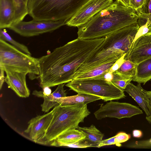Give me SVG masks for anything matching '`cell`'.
<instances>
[{
	"mask_svg": "<svg viewBox=\"0 0 151 151\" xmlns=\"http://www.w3.org/2000/svg\"><path fill=\"white\" fill-rule=\"evenodd\" d=\"M0 67L26 72L32 78L39 74L38 58L20 51L0 39Z\"/></svg>",
	"mask_w": 151,
	"mask_h": 151,
	"instance_id": "52a82bcc",
	"label": "cell"
},
{
	"mask_svg": "<svg viewBox=\"0 0 151 151\" xmlns=\"http://www.w3.org/2000/svg\"><path fill=\"white\" fill-rule=\"evenodd\" d=\"M132 78H127L115 72L113 73L111 82L114 85L124 90L127 85L132 81Z\"/></svg>",
	"mask_w": 151,
	"mask_h": 151,
	"instance_id": "484cf974",
	"label": "cell"
},
{
	"mask_svg": "<svg viewBox=\"0 0 151 151\" xmlns=\"http://www.w3.org/2000/svg\"><path fill=\"white\" fill-rule=\"evenodd\" d=\"M124 90L136 101L145 111L146 116L150 115L147 91L142 88L140 83L136 86L130 82Z\"/></svg>",
	"mask_w": 151,
	"mask_h": 151,
	"instance_id": "5bb4252c",
	"label": "cell"
},
{
	"mask_svg": "<svg viewBox=\"0 0 151 151\" xmlns=\"http://www.w3.org/2000/svg\"><path fill=\"white\" fill-rule=\"evenodd\" d=\"M137 11L139 16V19L146 20V23L151 18V0H147L142 8Z\"/></svg>",
	"mask_w": 151,
	"mask_h": 151,
	"instance_id": "4316f807",
	"label": "cell"
},
{
	"mask_svg": "<svg viewBox=\"0 0 151 151\" xmlns=\"http://www.w3.org/2000/svg\"><path fill=\"white\" fill-rule=\"evenodd\" d=\"M0 39L7 42L16 48L20 51L31 55V53L27 47L24 45L21 44L14 40L7 33L5 29H0Z\"/></svg>",
	"mask_w": 151,
	"mask_h": 151,
	"instance_id": "d4e9b609",
	"label": "cell"
},
{
	"mask_svg": "<svg viewBox=\"0 0 151 151\" xmlns=\"http://www.w3.org/2000/svg\"><path fill=\"white\" fill-rule=\"evenodd\" d=\"M136 65L131 61L124 60L119 68L114 72L127 78H133L135 74Z\"/></svg>",
	"mask_w": 151,
	"mask_h": 151,
	"instance_id": "7402d4cb",
	"label": "cell"
},
{
	"mask_svg": "<svg viewBox=\"0 0 151 151\" xmlns=\"http://www.w3.org/2000/svg\"><path fill=\"white\" fill-rule=\"evenodd\" d=\"M149 30L148 26L146 23L140 27L135 35L133 42L139 37L147 34Z\"/></svg>",
	"mask_w": 151,
	"mask_h": 151,
	"instance_id": "f546056e",
	"label": "cell"
},
{
	"mask_svg": "<svg viewBox=\"0 0 151 151\" xmlns=\"http://www.w3.org/2000/svg\"><path fill=\"white\" fill-rule=\"evenodd\" d=\"M126 55V54H124L116 62L109 70V72L113 73L119 68L124 60V57Z\"/></svg>",
	"mask_w": 151,
	"mask_h": 151,
	"instance_id": "4dcf8cb0",
	"label": "cell"
},
{
	"mask_svg": "<svg viewBox=\"0 0 151 151\" xmlns=\"http://www.w3.org/2000/svg\"><path fill=\"white\" fill-rule=\"evenodd\" d=\"M66 86L78 94H87L101 98L104 101L117 100L126 97L124 90L104 78L103 74L97 77L73 79Z\"/></svg>",
	"mask_w": 151,
	"mask_h": 151,
	"instance_id": "8992f818",
	"label": "cell"
},
{
	"mask_svg": "<svg viewBox=\"0 0 151 151\" xmlns=\"http://www.w3.org/2000/svg\"><path fill=\"white\" fill-rule=\"evenodd\" d=\"M113 3V0H88L66 22V25L78 27Z\"/></svg>",
	"mask_w": 151,
	"mask_h": 151,
	"instance_id": "30bf717a",
	"label": "cell"
},
{
	"mask_svg": "<svg viewBox=\"0 0 151 151\" xmlns=\"http://www.w3.org/2000/svg\"><path fill=\"white\" fill-rule=\"evenodd\" d=\"M149 142L151 144V138L149 140Z\"/></svg>",
	"mask_w": 151,
	"mask_h": 151,
	"instance_id": "74e56055",
	"label": "cell"
},
{
	"mask_svg": "<svg viewBox=\"0 0 151 151\" xmlns=\"http://www.w3.org/2000/svg\"><path fill=\"white\" fill-rule=\"evenodd\" d=\"M16 12L14 0H0V28H9L13 24Z\"/></svg>",
	"mask_w": 151,
	"mask_h": 151,
	"instance_id": "9a60e30c",
	"label": "cell"
},
{
	"mask_svg": "<svg viewBox=\"0 0 151 151\" xmlns=\"http://www.w3.org/2000/svg\"><path fill=\"white\" fill-rule=\"evenodd\" d=\"M117 57L104 62L80 75L75 79L89 78L99 76L109 71L116 62L120 58Z\"/></svg>",
	"mask_w": 151,
	"mask_h": 151,
	"instance_id": "ac0fdd59",
	"label": "cell"
},
{
	"mask_svg": "<svg viewBox=\"0 0 151 151\" xmlns=\"http://www.w3.org/2000/svg\"><path fill=\"white\" fill-rule=\"evenodd\" d=\"M48 87H45L43 88L42 97L43 96H48L51 93V90Z\"/></svg>",
	"mask_w": 151,
	"mask_h": 151,
	"instance_id": "e575fe53",
	"label": "cell"
},
{
	"mask_svg": "<svg viewBox=\"0 0 151 151\" xmlns=\"http://www.w3.org/2000/svg\"><path fill=\"white\" fill-rule=\"evenodd\" d=\"M147 0H129V7L137 11L143 6Z\"/></svg>",
	"mask_w": 151,
	"mask_h": 151,
	"instance_id": "f1b7e54d",
	"label": "cell"
},
{
	"mask_svg": "<svg viewBox=\"0 0 151 151\" xmlns=\"http://www.w3.org/2000/svg\"><path fill=\"white\" fill-rule=\"evenodd\" d=\"M132 134L134 137L140 138L142 135V132L139 130L135 129L132 131Z\"/></svg>",
	"mask_w": 151,
	"mask_h": 151,
	"instance_id": "836d02e7",
	"label": "cell"
},
{
	"mask_svg": "<svg viewBox=\"0 0 151 151\" xmlns=\"http://www.w3.org/2000/svg\"><path fill=\"white\" fill-rule=\"evenodd\" d=\"M142 113L138 107L131 104L110 101L101 106L94 114L97 119L100 120L106 117L129 118Z\"/></svg>",
	"mask_w": 151,
	"mask_h": 151,
	"instance_id": "9c48e42d",
	"label": "cell"
},
{
	"mask_svg": "<svg viewBox=\"0 0 151 151\" xmlns=\"http://www.w3.org/2000/svg\"><path fill=\"white\" fill-rule=\"evenodd\" d=\"M28 0H14L16 8V12L14 23L22 21L28 14Z\"/></svg>",
	"mask_w": 151,
	"mask_h": 151,
	"instance_id": "cb8c5ba5",
	"label": "cell"
},
{
	"mask_svg": "<svg viewBox=\"0 0 151 151\" xmlns=\"http://www.w3.org/2000/svg\"><path fill=\"white\" fill-rule=\"evenodd\" d=\"M151 58V35H144L134 42L124 60L137 65Z\"/></svg>",
	"mask_w": 151,
	"mask_h": 151,
	"instance_id": "8fae6325",
	"label": "cell"
},
{
	"mask_svg": "<svg viewBox=\"0 0 151 151\" xmlns=\"http://www.w3.org/2000/svg\"><path fill=\"white\" fill-rule=\"evenodd\" d=\"M61 146L79 148H85L90 147H93L92 145L87 143L83 140H81L73 143L64 144L62 145Z\"/></svg>",
	"mask_w": 151,
	"mask_h": 151,
	"instance_id": "83f0119b",
	"label": "cell"
},
{
	"mask_svg": "<svg viewBox=\"0 0 151 151\" xmlns=\"http://www.w3.org/2000/svg\"><path fill=\"white\" fill-rule=\"evenodd\" d=\"M0 88L1 89L4 82H5V78L4 69L0 67Z\"/></svg>",
	"mask_w": 151,
	"mask_h": 151,
	"instance_id": "d6a6232c",
	"label": "cell"
},
{
	"mask_svg": "<svg viewBox=\"0 0 151 151\" xmlns=\"http://www.w3.org/2000/svg\"><path fill=\"white\" fill-rule=\"evenodd\" d=\"M64 84L58 85L52 93L48 96H43L44 102L41 105L42 111L48 112L51 109L59 104L60 98L66 96V93L64 88Z\"/></svg>",
	"mask_w": 151,
	"mask_h": 151,
	"instance_id": "2e32d148",
	"label": "cell"
},
{
	"mask_svg": "<svg viewBox=\"0 0 151 151\" xmlns=\"http://www.w3.org/2000/svg\"><path fill=\"white\" fill-rule=\"evenodd\" d=\"M123 5L127 7H129V0H116Z\"/></svg>",
	"mask_w": 151,
	"mask_h": 151,
	"instance_id": "d590c367",
	"label": "cell"
},
{
	"mask_svg": "<svg viewBox=\"0 0 151 151\" xmlns=\"http://www.w3.org/2000/svg\"><path fill=\"white\" fill-rule=\"evenodd\" d=\"M3 68L6 73L5 82L8 88L13 91L20 97H28L30 95V91L26 83V76L28 73L6 68Z\"/></svg>",
	"mask_w": 151,
	"mask_h": 151,
	"instance_id": "4fadbf2b",
	"label": "cell"
},
{
	"mask_svg": "<svg viewBox=\"0 0 151 151\" xmlns=\"http://www.w3.org/2000/svg\"><path fill=\"white\" fill-rule=\"evenodd\" d=\"M137 12L116 0L78 27V38L91 39L104 37L123 27L137 22Z\"/></svg>",
	"mask_w": 151,
	"mask_h": 151,
	"instance_id": "7a4b0ae2",
	"label": "cell"
},
{
	"mask_svg": "<svg viewBox=\"0 0 151 151\" xmlns=\"http://www.w3.org/2000/svg\"><path fill=\"white\" fill-rule=\"evenodd\" d=\"M86 136L76 129L67 130L59 135L50 145L61 146L62 145L73 143L85 139Z\"/></svg>",
	"mask_w": 151,
	"mask_h": 151,
	"instance_id": "e0dca14e",
	"label": "cell"
},
{
	"mask_svg": "<svg viewBox=\"0 0 151 151\" xmlns=\"http://www.w3.org/2000/svg\"><path fill=\"white\" fill-rule=\"evenodd\" d=\"M53 117V110L32 118L28 122V126L24 132L28 138L35 143L43 137Z\"/></svg>",
	"mask_w": 151,
	"mask_h": 151,
	"instance_id": "7c38bea8",
	"label": "cell"
},
{
	"mask_svg": "<svg viewBox=\"0 0 151 151\" xmlns=\"http://www.w3.org/2000/svg\"><path fill=\"white\" fill-rule=\"evenodd\" d=\"M151 79V58L137 65L132 81L144 85Z\"/></svg>",
	"mask_w": 151,
	"mask_h": 151,
	"instance_id": "d6986e66",
	"label": "cell"
},
{
	"mask_svg": "<svg viewBox=\"0 0 151 151\" xmlns=\"http://www.w3.org/2000/svg\"><path fill=\"white\" fill-rule=\"evenodd\" d=\"M101 99L97 96L87 94H78L71 96H66L60 99L59 104L68 105L84 103H88Z\"/></svg>",
	"mask_w": 151,
	"mask_h": 151,
	"instance_id": "44dd1931",
	"label": "cell"
},
{
	"mask_svg": "<svg viewBox=\"0 0 151 151\" xmlns=\"http://www.w3.org/2000/svg\"><path fill=\"white\" fill-rule=\"evenodd\" d=\"M105 39L78 37L38 58L40 86L50 87L72 80L79 66L98 51Z\"/></svg>",
	"mask_w": 151,
	"mask_h": 151,
	"instance_id": "6da1fadb",
	"label": "cell"
},
{
	"mask_svg": "<svg viewBox=\"0 0 151 151\" xmlns=\"http://www.w3.org/2000/svg\"><path fill=\"white\" fill-rule=\"evenodd\" d=\"M147 93L150 114L149 116H146V119L150 124H151V91H147Z\"/></svg>",
	"mask_w": 151,
	"mask_h": 151,
	"instance_id": "1f68e13d",
	"label": "cell"
},
{
	"mask_svg": "<svg viewBox=\"0 0 151 151\" xmlns=\"http://www.w3.org/2000/svg\"><path fill=\"white\" fill-rule=\"evenodd\" d=\"M64 20L21 21L12 24L9 28L21 36L30 37L52 32L66 25Z\"/></svg>",
	"mask_w": 151,
	"mask_h": 151,
	"instance_id": "ba28073f",
	"label": "cell"
},
{
	"mask_svg": "<svg viewBox=\"0 0 151 151\" xmlns=\"http://www.w3.org/2000/svg\"><path fill=\"white\" fill-rule=\"evenodd\" d=\"M140 26L138 22L123 27L105 37L98 51L78 67L82 74L114 57L115 54H127L132 45Z\"/></svg>",
	"mask_w": 151,
	"mask_h": 151,
	"instance_id": "3957f363",
	"label": "cell"
},
{
	"mask_svg": "<svg viewBox=\"0 0 151 151\" xmlns=\"http://www.w3.org/2000/svg\"><path fill=\"white\" fill-rule=\"evenodd\" d=\"M77 129L85 135L86 137L83 140L93 147H97L98 144L103 140L104 134L93 124L89 127L79 126Z\"/></svg>",
	"mask_w": 151,
	"mask_h": 151,
	"instance_id": "ffe728a7",
	"label": "cell"
},
{
	"mask_svg": "<svg viewBox=\"0 0 151 151\" xmlns=\"http://www.w3.org/2000/svg\"><path fill=\"white\" fill-rule=\"evenodd\" d=\"M53 117L43 137L37 142L50 145L60 134L71 129H77L79 124L91 113L87 104L82 103L62 105L59 104L53 109Z\"/></svg>",
	"mask_w": 151,
	"mask_h": 151,
	"instance_id": "277c9868",
	"label": "cell"
},
{
	"mask_svg": "<svg viewBox=\"0 0 151 151\" xmlns=\"http://www.w3.org/2000/svg\"><path fill=\"white\" fill-rule=\"evenodd\" d=\"M130 138V135L124 132H120L116 135L108 139L102 140L97 145L98 147L106 145H116L120 146V143L125 142Z\"/></svg>",
	"mask_w": 151,
	"mask_h": 151,
	"instance_id": "603a6c76",
	"label": "cell"
},
{
	"mask_svg": "<svg viewBox=\"0 0 151 151\" xmlns=\"http://www.w3.org/2000/svg\"><path fill=\"white\" fill-rule=\"evenodd\" d=\"M88 0H28V14L36 20L66 22Z\"/></svg>",
	"mask_w": 151,
	"mask_h": 151,
	"instance_id": "5b68a950",
	"label": "cell"
},
{
	"mask_svg": "<svg viewBox=\"0 0 151 151\" xmlns=\"http://www.w3.org/2000/svg\"><path fill=\"white\" fill-rule=\"evenodd\" d=\"M148 28L149 29V31H151V26H149Z\"/></svg>",
	"mask_w": 151,
	"mask_h": 151,
	"instance_id": "8d00e7d4",
	"label": "cell"
}]
</instances>
